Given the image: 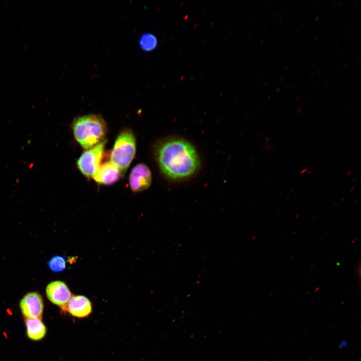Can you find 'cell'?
<instances>
[{
    "label": "cell",
    "mask_w": 361,
    "mask_h": 361,
    "mask_svg": "<svg viewBox=\"0 0 361 361\" xmlns=\"http://www.w3.org/2000/svg\"><path fill=\"white\" fill-rule=\"evenodd\" d=\"M314 65H315V63H313V64H312L311 67H314Z\"/></svg>",
    "instance_id": "83f0119b"
},
{
    "label": "cell",
    "mask_w": 361,
    "mask_h": 361,
    "mask_svg": "<svg viewBox=\"0 0 361 361\" xmlns=\"http://www.w3.org/2000/svg\"><path fill=\"white\" fill-rule=\"evenodd\" d=\"M21 311L26 318L41 319L44 310L42 296L36 292L26 294L20 303Z\"/></svg>",
    "instance_id": "8992f818"
},
{
    "label": "cell",
    "mask_w": 361,
    "mask_h": 361,
    "mask_svg": "<svg viewBox=\"0 0 361 361\" xmlns=\"http://www.w3.org/2000/svg\"><path fill=\"white\" fill-rule=\"evenodd\" d=\"M319 70V67H317L315 70V71H317Z\"/></svg>",
    "instance_id": "7402d4cb"
},
{
    "label": "cell",
    "mask_w": 361,
    "mask_h": 361,
    "mask_svg": "<svg viewBox=\"0 0 361 361\" xmlns=\"http://www.w3.org/2000/svg\"><path fill=\"white\" fill-rule=\"evenodd\" d=\"M302 108L301 107H299V108H297V109L296 110V113H297V114H299V113H300L301 112V111H302Z\"/></svg>",
    "instance_id": "2e32d148"
},
{
    "label": "cell",
    "mask_w": 361,
    "mask_h": 361,
    "mask_svg": "<svg viewBox=\"0 0 361 361\" xmlns=\"http://www.w3.org/2000/svg\"><path fill=\"white\" fill-rule=\"evenodd\" d=\"M347 345V342L345 340H342L339 343V346L340 347H344Z\"/></svg>",
    "instance_id": "5bb4252c"
},
{
    "label": "cell",
    "mask_w": 361,
    "mask_h": 361,
    "mask_svg": "<svg viewBox=\"0 0 361 361\" xmlns=\"http://www.w3.org/2000/svg\"><path fill=\"white\" fill-rule=\"evenodd\" d=\"M312 172H313V171H312V170H311L310 169H309L308 167H305V168L302 169L299 171V174L300 175H303L304 174H311L312 173Z\"/></svg>",
    "instance_id": "4fadbf2b"
},
{
    "label": "cell",
    "mask_w": 361,
    "mask_h": 361,
    "mask_svg": "<svg viewBox=\"0 0 361 361\" xmlns=\"http://www.w3.org/2000/svg\"><path fill=\"white\" fill-rule=\"evenodd\" d=\"M63 312H67L71 316L84 318L88 317L92 311V304L85 296L72 295L66 305L61 308Z\"/></svg>",
    "instance_id": "52a82bcc"
},
{
    "label": "cell",
    "mask_w": 361,
    "mask_h": 361,
    "mask_svg": "<svg viewBox=\"0 0 361 361\" xmlns=\"http://www.w3.org/2000/svg\"><path fill=\"white\" fill-rule=\"evenodd\" d=\"M136 139L132 131L123 129L117 135L110 153V161L122 175L126 171L136 153Z\"/></svg>",
    "instance_id": "3957f363"
},
{
    "label": "cell",
    "mask_w": 361,
    "mask_h": 361,
    "mask_svg": "<svg viewBox=\"0 0 361 361\" xmlns=\"http://www.w3.org/2000/svg\"><path fill=\"white\" fill-rule=\"evenodd\" d=\"M139 44L143 51H151L156 47L157 40L154 35L150 33H145L140 37Z\"/></svg>",
    "instance_id": "8fae6325"
},
{
    "label": "cell",
    "mask_w": 361,
    "mask_h": 361,
    "mask_svg": "<svg viewBox=\"0 0 361 361\" xmlns=\"http://www.w3.org/2000/svg\"><path fill=\"white\" fill-rule=\"evenodd\" d=\"M151 182V172L146 164L139 163L131 169L128 183L133 192L138 193L146 190L150 186Z\"/></svg>",
    "instance_id": "5b68a950"
},
{
    "label": "cell",
    "mask_w": 361,
    "mask_h": 361,
    "mask_svg": "<svg viewBox=\"0 0 361 361\" xmlns=\"http://www.w3.org/2000/svg\"><path fill=\"white\" fill-rule=\"evenodd\" d=\"M105 140L96 146L85 150L77 161V166L86 177L90 178L97 171L103 159Z\"/></svg>",
    "instance_id": "277c9868"
},
{
    "label": "cell",
    "mask_w": 361,
    "mask_h": 361,
    "mask_svg": "<svg viewBox=\"0 0 361 361\" xmlns=\"http://www.w3.org/2000/svg\"><path fill=\"white\" fill-rule=\"evenodd\" d=\"M67 259L64 256L55 255L48 262L49 269L53 272L60 273L66 268Z\"/></svg>",
    "instance_id": "7c38bea8"
},
{
    "label": "cell",
    "mask_w": 361,
    "mask_h": 361,
    "mask_svg": "<svg viewBox=\"0 0 361 361\" xmlns=\"http://www.w3.org/2000/svg\"><path fill=\"white\" fill-rule=\"evenodd\" d=\"M154 155L161 172L172 180L188 178L200 167L196 148L184 138L169 137L161 140L155 148Z\"/></svg>",
    "instance_id": "6da1fadb"
},
{
    "label": "cell",
    "mask_w": 361,
    "mask_h": 361,
    "mask_svg": "<svg viewBox=\"0 0 361 361\" xmlns=\"http://www.w3.org/2000/svg\"><path fill=\"white\" fill-rule=\"evenodd\" d=\"M122 174L118 167L110 161L100 166L92 178L100 185H112L118 181Z\"/></svg>",
    "instance_id": "9c48e42d"
},
{
    "label": "cell",
    "mask_w": 361,
    "mask_h": 361,
    "mask_svg": "<svg viewBox=\"0 0 361 361\" xmlns=\"http://www.w3.org/2000/svg\"><path fill=\"white\" fill-rule=\"evenodd\" d=\"M28 337L32 340L38 341L43 338L47 333V328L41 319L28 318L25 319Z\"/></svg>",
    "instance_id": "30bf717a"
},
{
    "label": "cell",
    "mask_w": 361,
    "mask_h": 361,
    "mask_svg": "<svg viewBox=\"0 0 361 361\" xmlns=\"http://www.w3.org/2000/svg\"><path fill=\"white\" fill-rule=\"evenodd\" d=\"M310 60H311V59H309V60H308V62H310Z\"/></svg>",
    "instance_id": "f1b7e54d"
},
{
    "label": "cell",
    "mask_w": 361,
    "mask_h": 361,
    "mask_svg": "<svg viewBox=\"0 0 361 361\" xmlns=\"http://www.w3.org/2000/svg\"><path fill=\"white\" fill-rule=\"evenodd\" d=\"M299 98H300L299 96H297V97L295 99V102L299 100Z\"/></svg>",
    "instance_id": "ffe728a7"
},
{
    "label": "cell",
    "mask_w": 361,
    "mask_h": 361,
    "mask_svg": "<svg viewBox=\"0 0 361 361\" xmlns=\"http://www.w3.org/2000/svg\"><path fill=\"white\" fill-rule=\"evenodd\" d=\"M356 188V185H353L349 189V191L350 193L354 191L355 189Z\"/></svg>",
    "instance_id": "9a60e30c"
},
{
    "label": "cell",
    "mask_w": 361,
    "mask_h": 361,
    "mask_svg": "<svg viewBox=\"0 0 361 361\" xmlns=\"http://www.w3.org/2000/svg\"><path fill=\"white\" fill-rule=\"evenodd\" d=\"M317 72V76L321 74V71H320V70H318Z\"/></svg>",
    "instance_id": "d6986e66"
},
{
    "label": "cell",
    "mask_w": 361,
    "mask_h": 361,
    "mask_svg": "<svg viewBox=\"0 0 361 361\" xmlns=\"http://www.w3.org/2000/svg\"><path fill=\"white\" fill-rule=\"evenodd\" d=\"M72 129L76 141L86 150L104 140L107 127L101 116L90 114L76 117Z\"/></svg>",
    "instance_id": "7a4b0ae2"
},
{
    "label": "cell",
    "mask_w": 361,
    "mask_h": 361,
    "mask_svg": "<svg viewBox=\"0 0 361 361\" xmlns=\"http://www.w3.org/2000/svg\"><path fill=\"white\" fill-rule=\"evenodd\" d=\"M341 3H342V1L339 2L338 6H340V5L341 4Z\"/></svg>",
    "instance_id": "4316f807"
},
{
    "label": "cell",
    "mask_w": 361,
    "mask_h": 361,
    "mask_svg": "<svg viewBox=\"0 0 361 361\" xmlns=\"http://www.w3.org/2000/svg\"><path fill=\"white\" fill-rule=\"evenodd\" d=\"M265 140H266V141L267 142L270 143V140H271V139H270V138L269 137L267 136V137H265Z\"/></svg>",
    "instance_id": "ac0fdd59"
},
{
    "label": "cell",
    "mask_w": 361,
    "mask_h": 361,
    "mask_svg": "<svg viewBox=\"0 0 361 361\" xmlns=\"http://www.w3.org/2000/svg\"><path fill=\"white\" fill-rule=\"evenodd\" d=\"M46 293L48 299L60 308L66 305L72 296L67 285L64 282L59 280L49 283L46 288Z\"/></svg>",
    "instance_id": "ba28073f"
},
{
    "label": "cell",
    "mask_w": 361,
    "mask_h": 361,
    "mask_svg": "<svg viewBox=\"0 0 361 361\" xmlns=\"http://www.w3.org/2000/svg\"><path fill=\"white\" fill-rule=\"evenodd\" d=\"M292 86H293V85H291L288 87V90H290V89L292 87Z\"/></svg>",
    "instance_id": "603a6c76"
},
{
    "label": "cell",
    "mask_w": 361,
    "mask_h": 361,
    "mask_svg": "<svg viewBox=\"0 0 361 361\" xmlns=\"http://www.w3.org/2000/svg\"><path fill=\"white\" fill-rule=\"evenodd\" d=\"M278 14H279V12L276 13L275 14V17L277 16L278 15Z\"/></svg>",
    "instance_id": "d4e9b609"
},
{
    "label": "cell",
    "mask_w": 361,
    "mask_h": 361,
    "mask_svg": "<svg viewBox=\"0 0 361 361\" xmlns=\"http://www.w3.org/2000/svg\"><path fill=\"white\" fill-rule=\"evenodd\" d=\"M300 27H299L297 28L296 29V30H295V32L298 31V30L299 29Z\"/></svg>",
    "instance_id": "cb8c5ba5"
},
{
    "label": "cell",
    "mask_w": 361,
    "mask_h": 361,
    "mask_svg": "<svg viewBox=\"0 0 361 361\" xmlns=\"http://www.w3.org/2000/svg\"><path fill=\"white\" fill-rule=\"evenodd\" d=\"M351 173H352V171L349 170V171H347V172L346 173V175L347 176H349L351 175Z\"/></svg>",
    "instance_id": "e0dca14e"
},
{
    "label": "cell",
    "mask_w": 361,
    "mask_h": 361,
    "mask_svg": "<svg viewBox=\"0 0 361 361\" xmlns=\"http://www.w3.org/2000/svg\"><path fill=\"white\" fill-rule=\"evenodd\" d=\"M359 57H360V55H358L357 56V57H356V60H357V59L359 58Z\"/></svg>",
    "instance_id": "484cf974"
},
{
    "label": "cell",
    "mask_w": 361,
    "mask_h": 361,
    "mask_svg": "<svg viewBox=\"0 0 361 361\" xmlns=\"http://www.w3.org/2000/svg\"><path fill=\"white\" fill-rule=\"evenodd\" d=\"M347 65H348V64L346 63L343 64L342 67L343 68L346 67L347 66Z\"/></svg>",
    "instance_id": "44dd1931"
}]
</instances>
